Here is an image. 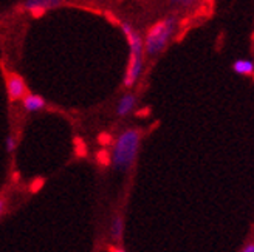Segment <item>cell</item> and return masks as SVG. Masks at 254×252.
Here are the masks:
<instances>
[{"label": "cell", "mask_w": 254, "mask_h": 252, "mask_svg": "<svg viewBox=\"0 0 254 252\" xmlns=\"http://www.w3.org/2000/svg\"><path fill=\"white\" fill-rule=\"evenodd\" d=\"M141 130L133 127L123 130L117 136L110 155V166L117 172L126 173L133 167L141 146Z\"/></svg>", "instance_id": "6da1fadb"}, {"label": "cell", "mask_w": 254, "mask_h": 252, "mask_svg": "<svg viewBox=\"0 0 254 252\" xmlns=\"http://www.w3.org/2000/svg\"><path fill=\"white\" fill-rule=\"evenodd\" d=\"M5 206H6V200L5 197H0V217H2V213L5 210Z\"/></svg>", "instance_id": "4fadbf2b"}, {"label": "cell", "mask_w": 254, "mask_h": 252, "mask_svg": "<svg viewBox=\"0 0 254 252\" xmlns=\"http://www.w3.org/2000/svg\"><path fill=\"white\" fill-rule=\"evenodd\" d=\"M233 71L240 76H251L254 73V60L251 59H237L233 62Z\"/></svg>", "instance_id": "ba28073f"}, {"label": "cell", "mask_w": 254, "mask_h": 252, "mask_svg": "<svg viewBox=\"0 0 254 252\" xmlns=\"http://www.w3.org/2000/svg\"><path fill=\"white\" fill-rule=\"evenodd\" d=\"M61 5L62 2H59V0H23V3H22L23 9L31 12L34 17H41L47 11L56 9Z\"/></svg>", "instance_id": "5b68a950"}, {"label": "cell", "mask_w": 254, "mask_h": 252, "mask_svg": "<svg viewBox=\"0 0 254 252\" xmlns=\"http://www.w3.org/2000/svg\"><path fill=\"white\" fill-rule=\"evenodd\" d=\"M5 85H6V93H8L9 102H17V101H22V98L28 93L25 79L20 76L19 73L8 71L6 76H5Z\"/></svg>", "instance_id": "277c9868"}, {"label": "cell", "mask_w": 254, "mask_h": 252, "mask_svg": "<svg viewBox=\"0 0 254 252\" xmlns=\"http://www.w3.org/2000/svg\"><path fill=\"white\" fill-rule=\"evenodd\" d=\"M179 28V17L171 14L164 19L158 20L149 28L146 36L143 37L144 41V54L147 57H157L160 56L169 42L172 41L174 34Z\"/></svg>", "instance_id": "3957f363"}, {"label": "cell", "mask_w": 254, "mask_h": 252, "mask_svg": "<svg viewBox=\"0 0 254 252\" xmlns=\"http://www.w3.org/2000/svg\"><path fill=\"white\" fill-rule=\"evenodd\" d=\"M16 149H17V140H16L14 135L9 133L5 138V150H6V153H14Z\"/></svg>", "instance_id": "30bf717a"}, {"label": "cell", "mask_w": 254, "mask_h": 252, "mask_svg": "<svg viewBox=\"0 0 254 252\" xmlns=\"http://www.w3.org/2000/svg\"><path fill=\"white\" fill-rule=\"evenodd\" d=\"M171 5L174 6H183V8H188L190 5H194L197 0H169Z\"/></svg>", "instance_id": "8fae6325"}, {"label": "cell", "mask_w": 254, "mask_h": 252, "mask_svg": "<svg viewBox=\"0 0 254 252\" xmlns=\"http://www.w3.org/2000/svg\"><path fill=\"white\" fill-rule=\"evenodd\" d=\"M110 252H126L123 249H118V248H110Z\"/></svg>", "instance_id": "9a60e30c"}, {"label": "cell", "mask_w": 254, "mask_h": 252, "mask_svg": "<svg viewBox=\"0 0 254 252\" xmlns=\"http://www.w3.org/2000/svg\"><path fill=\"white\" fill-rule=\"evenodd\" d=\"M135 107H136V95L129 92V93H126L120 98L117 108H115V113L120 118H126L135 110Z\"/></svg>", "instance_id": "52a82bcc"}, {"label": "cell", "mask_w": 254, "mask_h": 252, "mask_svg": "<svg viewBox=\"0 0 254 252\" xmlns=\"http://www.w3.org/2000/svg\"><path fill=\"white\" fill-rule=\"evenodd\" d=\"M123 234H124V220L121 215H115L110 224V235L115 242H121Z\"/></svg>", "instance_id": "9c48e42d"}, {"label": "cell", "mask_w": 254, "mask_h": 252, "mask_svg": "<svg viewBox=\"0 0 254 252\" xmlns=\"http://www.w3.org/2000/svg\"><path fill=\"white\" fill-rule=\"evenodd\" d=\"M22 107L27 113H36V111H41L47 107V99L41 95H36V93H27L22 98Z\"/></svg>", "instance_id": "8992f818"}, {"label": "cell", "mask_w": 254, "mask_h": 252, "mask_svg": "<svg viewBox=\"0 0 254 252\" xmlns=\"http://www.w3.org/2000/svg\"><path fill=\"white\" fill-rule=\"evenodd\" d=\"M59 2H62V3H64V2H65V0H59Z\"/></svg>", "instance_id": "2e32d148"}, {"label": "cell", "mask_w": 254, "mask_h": 252, "mask_svg": "<svg viewBox=\"0 0 254 252\" xmlns=\"http://www.w3.org/2000/svg\"><path fill=\"white\" fill-rule=\"evenodd\" d=\"M42 184H44V180H36L34 183H33V186H31V192L34 194V192H37V189H41L42 187Z\"/></svg>", "instance_id": "7c38bea8"}, {"label": "cell", "mask_w": 254, "mask_h": 252, "mask_svg": "<svg viewBox=\"0 0 254 252\" xmlns=\"http://www.w3.org/2000/svg\"><path fill=\"white\" fill-rule=\"evenodd\" d=\"M240 252H254V242H251V243H248L242 251Z\"/></svg>", "instance_id": "5bb4252c"}, {"label": "cell", "mask_w": 254, "mask_h": 252, "mask_svg": "<svg viewBox=\"0 0 254 252\" xmlns=\"http://www.w3.org/2000/svg\"><path fill=\"white\" fill-rule=\"evenodd\" d=\"M121 30L129 44V62H127L123 85L126 88H132L139 81L144 70V41L130 22H121Z\"/></svg>", "instance_id": "7a4b0ae2"}]
</instances>
